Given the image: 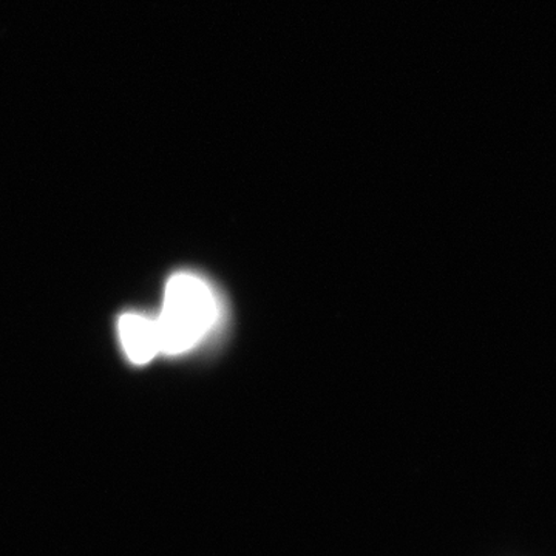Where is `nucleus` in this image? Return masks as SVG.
Masks as SVG:
<instances>
[{
	"label": "nucleus",
	"mask_w": 556,
	"mask_h": 556,
	"mask_svg": "<svg viewBox=\"0 0 556 556\" xmlns=\"http://www.w3.org/2000/svg\"><path fill=\"white\" fill-rule=\"evenodd\" d=\"M217 318L211 288L192 274H177L164 292L163 309L156 318L161 353L178 356L199 345Z\"/></svg>",
	"instance_id": "1"
},
{
	"label": "nucleus",
	"mask_w": 556,
	"mask_h": 556,
	"mask_svg": "<svg viewBox=\"0 0 556 556\" xmlns=\"http://www.w3.org/2000/svg\"><path fill=\"white\" fill-rule=\"evenodd\" d=\"M119 334L127 356L135 364H148L161 353L159 327L152 318L126 314L119 320Z\"/></svg>",
	"instance_id": "2"
}]
</instances>
